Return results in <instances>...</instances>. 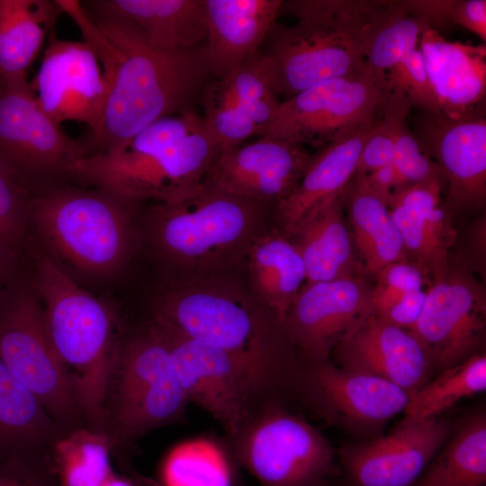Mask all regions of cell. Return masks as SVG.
<instances>
[{
  "mask_svg": "<svg viewBox=\"0 0 486 486\" xmlns=\"http://www.w3.org/2000/svg\"><path fill=\"white\" fill-rule=\"evenodd\" d=\"M81 4L98 27L86 32L85 41L110 87L100 123L80 137L86 157L120 149L152 122L191 110L212 76L202 45L156 50L106 0Z\"/></svg>",
  "mask_w": 486,
  "mask_h": 486,
  "instance_id": "cell-1",
  "label": "cell"
},
{
  "mask_svg": "<svg viewBox=\"0 0 486 486\" xmlns=\"http://www.w3.org/2000/svg\"><path fill=\"white\" fill-rule=\"evenodd\" d=\"M153 315L232 356L271 398L298 400L303 359L276 314L228 273L172 280Z\"/></svg>",
  "mask_w": 486,
  "mask_h": 486,
  "instance_id": "cell-2",
  "label": "cell"
},
{
  "mask_svg": "<svg viewBox=\"0 0 486 486\" xmlns=\"http://www.w3.org/2000/svg\"><path fill=\"white\" fill-rule=\"evenodd\" d=\"M220 150L193 109L161 118L122 148L77 158L71 178L131 201L171 203L193 194Z\"/></svg>",
  "mask_w": 486,
  "mask_h": 486,
  "instance_id": "cell-3",
  "label": "cell"
},
{
  "mask_svg": "<svg viewBox=\"0 0 486 486\" xmlns=\"http://www.w3.org/2000/svg\"><path fill=\"white\" fill-rule=\"evenodd\" d=\"M274 207L231 194L204 180L190 196L155 202L140 221L141 238L176 274L174 280L208 277L246 259L269 226Z\"/></svg>",
  "mask_w": 486,
  "mask_h": 486,
  "instance_id": "cell-4",
  "label": "cell"
},
{
  "mask_svg": "<svg viewBox=\"0 0 486 486\" xmlns=\"http://www.w3.org/2000/svg\"><path fill=\"white\" fill-rule=\"evenodd\" d=\"M382 1H283L280 14L297 19L276 21L260 50L270 64L274 88L284 100L329 79L366 69L365 41Z\"/></svg>",
  "mask_w": 486,
  "mask_h": 486,
  "instance_id": "cell-5",
  "label": "cell"
},
{
  "mask_svg": "<svg viewBox=\"0 0 486 486\" xmlns=\"http://www.w3.org/2000/svg\"><path fill=\"white\" fill-rule=\"evenodd\" d=\"M140 205L103 188L64 184L30 195L29 223L58 259L109 276L126 266L142 241Z\"/></svg>",
  "mask_w": 486,
  "mask_h": 486,
  "instance_id": "cell-6",
  "label": "cell"
},
{
  "mask_svg": "<svg viewBox=\"0 0 486 486\" xmlns=\"http://www.w3.org/2000/svg\"><path fill=\"white\" fill-rule=\"evenodd\" d=\"M32 287L86 425L104 433V386L123 335L119 318L107 303L76 284L51 257L37 260Z\"/></svg>",
  "mask_w": 486,
  "mask_h": 486,
  "instance_id": "cell-7",
  "label": "cell"
},
{
  "mask_svg": "<svg viewBox=\"0 0 486 486\" xmlns=\"http://www.w3.org/2000/svg\"><path fill=\"white\" fill-rule=\"evenodd\" d=\"M166 348L148 322L122 335L103 397L104 432L127 445L183 417L188 405Z\"/></svg>",
  "mask_w": 486,
  "mask_h": 486,
  "instance_id": "cell-8",
  "label": "cell"
},
{
  "mask_svg": "<svg viewBox=\"0 0 486 486\" xmlns=\"http://www.w3.org/2000/svg\"><path fill=\"white\" fill-rule=\"evenodd\" d=\"M220 447L260 486H329L341 475L328 437L280 400L262 402Z\"/></svg>",
  "mask_w": 486,
  "mask_h": 486,
  "instance_id": "cell-9",
  "label": "cell"
},
{
  "mask_svg": "<svg viewBox=\"0 0 486 486\" xmlns=\"http://www.w3.org/2000/svg\"><path fill=\"white\" fill-rule=\"evenodd\" d=\"M14 275L0 292V360L64 430L86 427L50 341L32 285Z\"/></svg>",
  "mask_w": 486,
  "mask_h": 486,
  "instance_id": "cell-10",
  "label": "cell"
},
{
  "mask_svg": "<svg viewBox=\"0 0 486 486\" xmlns=\"http://www.w3.org/2000/svg\"><path fill=\"white\" fill-rule=\"evenodd\" d=\"M84 156L80 138L68 135L40 107L27 76L5 81L0 92V166L30 194L71 178Z\"/></svg>",
  "mask_w": 486,
  "mask_h": 486,
  "instance_id": "cell-11",
  "label": "cell"
},
{
  "mask_svg": "<svg viewBox=\"0 0 486 486\" xmlns=\"http://www.w3.org/2000/svg\"><path fill=\"white\" fill-rule=\"evenodd\" d=\"M148 322L167 350L188 402L215 418L226 436L237 434L262 402L273 399L224 350L186 335L158 316L152 315Z\"/></svg>",
  "mask_w": 486,
  "mask_h": 486,
  "instance_id": "cell-12",
  "label": "cell"
},
{
  "mask_svg": "<svg viewBox=\"0 0 486 486\" xmlns=\"http://www.w3.org/2000/svg\"><path fill=\"white\" fill-rule=\"evenodd\" d=\"M391 89L386 77L366 69L329 79L281 101L271 122L257 135L317 150L374 120Z\"/></svg>",
  "mask_w": 486,
  "mask_h": 486,
  "instance_id": "cell-13",
  "label": "cell"
},
{
  "mask_svg": "<svg viewBox=\"0 0 486 486\" xmlns=\"http://www.w3.org/2000/svg\"><path fill=\"white\" fill-rule=\"evenodd\" d=\"M409 400L404 390L384 379L341 368L330 359L304 361L298 401L356 440L382 435Z\"/></svg>",
  "mask_w": 486,
  "mask_h": 486,
  "instance_id": "cell-14",
  "label": "cell"
},
{
  "mask_svg": "<svg viewBox=\"0 0 486 486\" xmlns=\"http://www.w3.org/2000/svg\"><path fill=\"white\" fill-rule=\"evenodd\" d=\"M410 330L424 346L434 376L484 353V287L451 259L443 275L429 283L423 308Z\"/></svg>",
  "mask_w": 486,
  "mask_h": 486,
  "instance_id": "cell-15",
  "label": "cell"
},
{
  "mask_svg": "<svg viewBox=\"0 0 486 486\" xmlns=\"http://www.w3.org/2000/svg\"><path fill=\"white\" fill-rule=\"evenodd\" d=\"M454 420L403 418L387 435L344 443L337 451L344 486H411L449 436Z\"/></svg>",
  "mask_w": 486,
  "mask_h": 486,
  "instance_id": "cell-16",
  "label": "cell"
},
{
  "mask_svg": "<svg viewBox=\"0 0 486 486\" xmlns=\"http://www.w3.org/2000/svg\"><path fill=\"white\" fill-rule=\"evenodd\" d=\"M42 111L54 122H76L94 130L104 112L110 87L100 62L85 41L62 40L54 31L31 82Z\"/></svg>",
  "mask_w": 486,
  "mask_h": 486,
  "instance_id": "cell-17",
  "label": "cell"
},
{
  "mask_svg": "<svg viewBox=\"0 0 486 486\" xmlns=\"http://www.w3.org/2000/svg\"><path fill=\"white\" fill-rule=\"evenodd\" d=\"M414 136L440 168L452 215L482 213L486 202V120L422 112Z\"/></svg>",
  "mask_w": 486,
  "mask_h": 486,
  "instance_id": "cell-18",
  "label": "cell"
},
{
  "mask_svg": "<svg viewBox=\"0 0 486 486\" xmlns=\"http://www.w3.org/2000/svg\"><path fill=\"white\" fill-rule=\"evenodd\" d=\"M371 290L362 276L303 284L284 321L303 361L330 359L337 344L372 312Z\"/></svg>",
  "mask_w": 486,
  "mask_h": 486,
  "instance_id": "cell-19",
  "label": "cell"
},
{
  "mask_svg": "<svg viewBox=\"0 0 486 486\" xmlns=\"http://www.w3.org/2000/svg\"><path fill=\"white\" fill-rule=\"evenodd\" d=\"M331 356L336 365L384 379L410 396L434 376L429 356L414 332L373 312L345 335Z\"/></svg>",
  "mask_w": 486,
  "mask_h": 486,
  "instance_id": "cell-20",
  "label": "cell"
},
{
  "mask_svg": "<svg viewBox=\"0 0 486 486\" xmlns=\"http://www.w3.org/2000/svg\"><path fill=\"white\" fill-rule=\"evenodd\" d=\"M311 157L302 146L258 138L220 153L205 180L231 194L275 208L294 191Z\"/></svg>",
  "mask_w": 486,
  "mask_h": 486,
  "instance_id": "cell-21",
  "label": "cell"
},
{
  "mask_svg": "<svg viewBox=\"0 0 486 486\" xmlns=\"http://www.w3.org/2000/svg\"><path fill=\"white\" fill-rule=\"evenodd\" d=\"M445 184L441 178L421 182L394 191L388 202L408 259L429 283L447 269L458 236L443 198Z\"/></svg>",
  "mask_w": 486,
  "mask_h": 486,
  "instance_id": "cell-22",
  "label": "cell"
},
{
  "mask_svg": "<svg viewBox=\"0 0 486 486\" xmlns=\"http://www.w3.org/2000/svg\"><path fill=\"white\" fill-rule=\"evenodd\" d=\"M418 49L441 114L459 120L484 117L485 44L450 41L428 27Z\"/></svg>",
  "mask_w": 486,
  "mask_h": 486,
  "instance_id": "cell-23",
  "label": "cell"
},
{
  "mask_svg": "<svg viewBox=\"0 0 486 486\" xmlns=\"http://www.w3.org/2000/svg\"><path fill=\"white\" fill-rule=\"evenodd\" d=\"M376 118L312 154L294 191L274 208L273 225L276 229L288 236L307 217L344 192L356 174L361 150Z\"/></svg>",
  "mask_w": 486,
  "mask_h": 486,
  "instance_id": "cell-24",
  "label": "cell"
},
{
  "mask_svg": "<svg viewBox=\"0 0 486 486\" xmlns=\"http://www.w3.org/2000/svg\"><path fill=\"white\" fill-rule=\"evenodd\" d=\"M283 0H204L203 51L214 80L229 76L260 49Z\"/></svg>",
  "mask_w": 486,
  "mask_h": 486,
  "instance_id": "cell-25",
  "label": "cell"
},
{
  "mask_svg": "<svg viewBox=\"0 0 486 486\" xmlns=\"http://www.w3.org/2000/svg\"><path fill=\"white\" fill-rule=\"evenodd\" d=\"M342 194L307 217L287 236L302 257L304 284L360 276L364 269L346 224Z\"/></svg>",
  "mask_w": 486,
  "mask_h": 486,
  "instance_id": "cell-26",
  "label": "cell"
},
{
  "mask_svg": "<svg viewBox=\"0 0 486 486\" xmlns=\"http://www.w3.org/2000/svg\"><path fill=\"white\" fill-rule=\"evenodd\" d=\"M66 433L0 360V462L51 461L55 444Z\"/></svg>",
  "mask_w": 486,
  "mask_h": 486,
  "instance_id": "cell-27",
  "label": "cell"
},
{
  "mask_svg": "<svg viewBox=\"0 0 486 486\" xmlns=\"http://www.w3.org/2000/svg\"><path fill=\"white\" fill-rule=\"evenodd\" d=\"M350 234L364 270L375 275L389 264L408 258L388 204L355 175L343 194Z\"/></svg>",
  "mask_w": 486,
  "mask_h": 486,
  "instance_id": "cell-28",
  "label": "cell"
},
{
  "mask_svg": "<svg viewBox=\"0 0 486 486\" xmlns=\"http://www.w3.org/2000/svg\"><path fill=\"white\" fill-rule=\"evenodd\" d=\"M246 259L250 291L284 323L306 281L298 248L272 225L256 239Z\"/></svg>",
  "mask_w": 486,
  "mask_h": 486,
  "instance_id": "cell-29",
  "label": "cell"
},
{
  "mask_svg": "<svg viewBox=\"0 0 486 486\" xmlns=\"http://www.w3.org/2000/svg\"><path fill=\"white\" fill-rule=\"evenodd\" d=\"M159 50H183L206 38L204 0H106Z\"/></svg>",
  "mask_w": 486,
  "mask_h": 486,
  "instance_id": "cell-30",
  "label": "cell"
},
{
  "mask_svg": "<svg viewBox=\"0 0 486 486\" xmlns=\"http://www.w3.org/2000/svg\"><path fill=\"white\" fill-rule=\"evenodd\" d=\"M411 486H486V410L454 420L443 446Z\"/></svg>",
  "mask_w": 486,
  "mask_h": 486,
  "instance_id": "cell-31",
  "label": "cell"
},
{
  "mask_svg": "<svg viewBox=\"0 0 486 486\" xmlns=\"http://www.w3.org/2000/svg\"><path fill=\"white\" fill-rule=\"evenodd\" d=\"M62 13L56 0H0V74L5 81L27 76Z\"/></svg>",
  "mask_w": 486,
  "mask_h": 486,
  "instance_id": "cell-32",
  "label": "cell"
},
{
  "mask_svg": "<svg viewBox=\"0 0 486 486\" xmlns=\"http://www.w3.org/2000/svg\"><path fill=\"white\" fill-rule=\"evenodd\" d=\"M109 436L87 427L73 429L55 444L51 465L60 486H103L112 472Z\"/></svg>",
  "mask_w": 486,
  "mask_h": 486,
  "instance_id": "cell-33",
  "label": "cell"
},
{
  "mask_svg": "<svg viewBox=\"0 0 486 486\" xmlns=\"http://www.w3.org/2000/svg\"><path fill=\"white\" fill-rule=\"evenodd\" d=\"M426 21L410 13L403 1H382L365 41L367 68L381 77L418 48ZM429 28V27H428Z\"/></svg>",
  "mask_w": 486,
  "mask_h": 486,
  "instance_id": "cell-34",
  "label": "cell"
},
{
  "mask_svg": "<svg viewBox=\"0 0 486 486\" xmlns=\"http://www.w3.org/2000/svg\"><path fill=\"white\" fill-rule=\"evenodd\" d=\"M486 391V354L445 369L410 396L405 418L424 420L442 416L460 400Z\"/></svg>",
  "mask_w": 486,
  "mask_h": 486,
  "instance_id": "cell-35",
  "label": "cell"
},
{
  "mask_svg": "<svg viewBox=\"0 0 486 486\" xmlns=\"http://www.w3.org/2000/svg\"><path fill=\"white\" fill-rule=\"evenodd\" d=\"M162 478L166 486H235L239 467L220 447L191 445L176 448L166 458Z\"/></svg>",
  "mask_w": 486,
  "mask_h": 486,
  "instance_id": "cell-36",
  "label": "cell"
},
{
  "mask_svg": "<svg viewBox=\"0 0 486 486\" xmlns=\"http://www.w3.org/2000/svg\"><path fill=\"white\" fill-rule=\"evenodd\" d=\"M222 80L252 119L257 136L274 119L281 103L274 88L268 59L257 50Z\"/></svg>",
  "mask_w": 486,
  "mask_h": 486,
  "instance_id": "cell-37",
  "label": "cell"
},
{
  "mask_svg": "<svg viewBox=\"0 0 486 486\" xmlns=\"http://www.w3.org/2000/svg\"><path fill=\"white\" fill-rule=\"evenodd\" d=\"M198 101L202 108L201 115L220 153L256 135V126L237 103L224 80L209 82Z\"/></svg>",
  "mask_w": 486,
  "mask_h": 486,
  "instance_id": "cell-38",
  "label": "cell"
},
{
  "mask_svg": "<svg viewBox=\"0 0 486 486\" xmlns=\"http://www.w3.org/2000/svg\"><path fill=\"white\" fill-rule=\"evenodd\" d=\"M30 194L0 166V248L16 265L29 227Z\"/></svg>",
  "mask_w": 486,
  "mask_h": 486,
  "instance_id": "cell-39",
  "label": "cell"
},
{
  "mask_svg": "<svg viewBox=\"0 0 486 486\" xmlns=\"http://www.w3.org/2000/svg\"><path fill=\"white\" fill-rule=\"evenodd\" d=\"M408 114L400 116L396 127L392 160L396 182L393 192L434 178L445 180L438 166L425 155L410 131L407 122Z\"/></svg>",
  "mask_w": 486,
  "mask_h": 486,
  "instance_id": "cell-40",
  "label": "cell"
},
{
  "mask_svg": "<svg viewBox=\"0 0 486 486\" xmlns=\"http://www.w3.org/2000/svg\"><path fill=\"white\" fill-rule=\"evenodd\" d=\"M391 89L401 92L422 112L440 114L438 103L419 49L406 55L386 73Z\"/></svg>",
  "mask_w": 486,
  "mask_h": 486,
  "instance_id": "cell-41",
  "label": "cell"
},
{
  "mask_svg": "<svg viewBox=\"0 0 486 486\" xmlns=\"http://www.w3.org/2000/svg\"><path fill=\"white\" fill-rule=\"evenodd\" d=\"M0 486H60L51 462L15 457L0 462Z\"/></svg>",
  "mask_w": 486,
  "mask_h": 486,
  "instance_id": "cell-42",
  "label": "cell"
},
{
  "mask_svg": "<svg viewBox=\"0 0 486 486\" xmlns=\"http://www.w3.org/2000/svg\"><path fill=\"white\" fill-rule=\"evenodd\" d=\"M376 284L408 293L423 289L429 281L424 272L410 259L387 265L376 274Z\"/></svg>",
  "mask_w": 486,
  "mask_h": 486,
  "instance_id": "cell-43",
  "label": "cell"
},
{
  "mask_svg": "<svg viewBox=\"0 0 486 486\" xmlns=\"http://www.w3.org/2000/svg\"><path fill=\"white\" fill-rule=\"evenodd\" d=\"M485 259L486 219L485 214H481L464 234L462 256L457 262L472 274L477 273L484 277Z\"/></svg>",
  "mask_w": 486,
  "mask_h": 486,
  "instance_id": "cell-44",
  "label": "cell"
},
{
  "mask_svg": "<svg viewBox=\"0 0 486 486\" xmlns=\"http://www.w3.org/2000/svg\"><path fill=\"white\" fill-rule=\"evenodd\" d=\"M451 22L470 31L485 42L486 1L454 0L451 12Z\"/></svg>",
  "mask_w": 486,
  "mask_h": 486,
  "instance_id": "cell-45",
  "label": "cell"
},
{
  "mask_svg": "<svg viewBox=\"0 0 486 486\" xmlns=\"http://www.w3.org/2000/svg\"><path fill=\"white\" fill-rule=\"evenodd\" d=\"M426 295L427 290L424 289L405 294L380 319L398 327L411 329L421 312Z\"/></svg>",
  "mask_w": 486,
  "mask_h": 486,
  "instance_id": "cell-46",
  "label": "cell"
},
{
  "mask_svg": "<svg viewBox=\"0 0 486 486\" xmlns=\"http://www.w3.org/2000/svg\"><path fill=\"white\" fill-rule=\"evenodd\" d=\"M403 4L410 13L424 19L429 28L440 32L452 23L454 0H407Z\"/></svg>",
  "mask_w": 486,
  "mask_h": 486,
  "instance_id": "cell-47",
  "label": "cell"
},
{
  "mask_svg": "<svg viewBox=\"0 0 486 486\" xmlns=\"http://www.w3.org/2000/svg\"><path fill=\"white\" fill-rule=\"evenodd\" d=\"M362 176L371 189L388 204L396 182L392 163Z\"/></svg>",
  "mask_w": 486,
  "mask_h": 486,
  "instance_id": "cell-48",
  "label": "cell"
},
{
  "mask_svg": "<svg viewBox=\"0 0 486 486\" xmlns=\"http://www.w3.org/2000/svg\"><path fill=\"white\" fill-rule=\"evenodd\" d=\"M17 265L0 248V292L15 275Z\"/></svg>",
  "mask_w": 486,
  "mask_h": 486,
  "instance_id": "cell-49",
  "label": "cell"
},
{
  "mask_svg": "<svg viewBox=\"0 0 486 486\" xmlns=\"http://www.w3.org/2000/svg\"><path fill=\"white\" fill-rule=\"evenodd\" d=\"M103 486H134L131 482L125 478L113 474Z\"/></svg>",
  "mask_w": 486,
  "mask_h": 486,
  "instance_id": "cell-50",
  "label": "cell"
},
{
  "mask_svg": "<svg viewBox=\"0 0 486 486\" xmlns=\"http://www.w3.org/2000/svg\"><path fill=\"white\" fill-rule=\"evenodd\" d=\"M4 86H5V80L0 74V92L4 89Z\"/></svg>",
  "mask_w": 486,
  "mask_h": 486,
  "instance_id": "cell-51",
  "label": "cell"
},
{
  "mask_svg": "<svg viewBox=\"0 0 486 486\" xmlns=\"http://www.w3.org/2000/svg\"><path fill=\"white\" fill-rule=\"evenodd\" d=\"M329 486H344V485L341 482L340 479L338 478L336 481H334Z\"/></svg>",
  "mask_w": 486,
  "mask_h": 486,
  "instance_id": "cell-52",
  "label": "cell"
},
{
  "mask_svg": "<svg viewBox=\"0 0 486 486\" xmlns=\"http://www.w3.org/2000/svg\"><path fill=\"white\" fill-rule=\"evenodd\" d=\"M235 486H247L244 482L242 481V478L238 480V482L235 484Z\"/></svg>",
  "mask_w": 486,
  "mask_h": 486,
  "instance_id": "cell-53",
  "label": "cell"
}]
</instances>
